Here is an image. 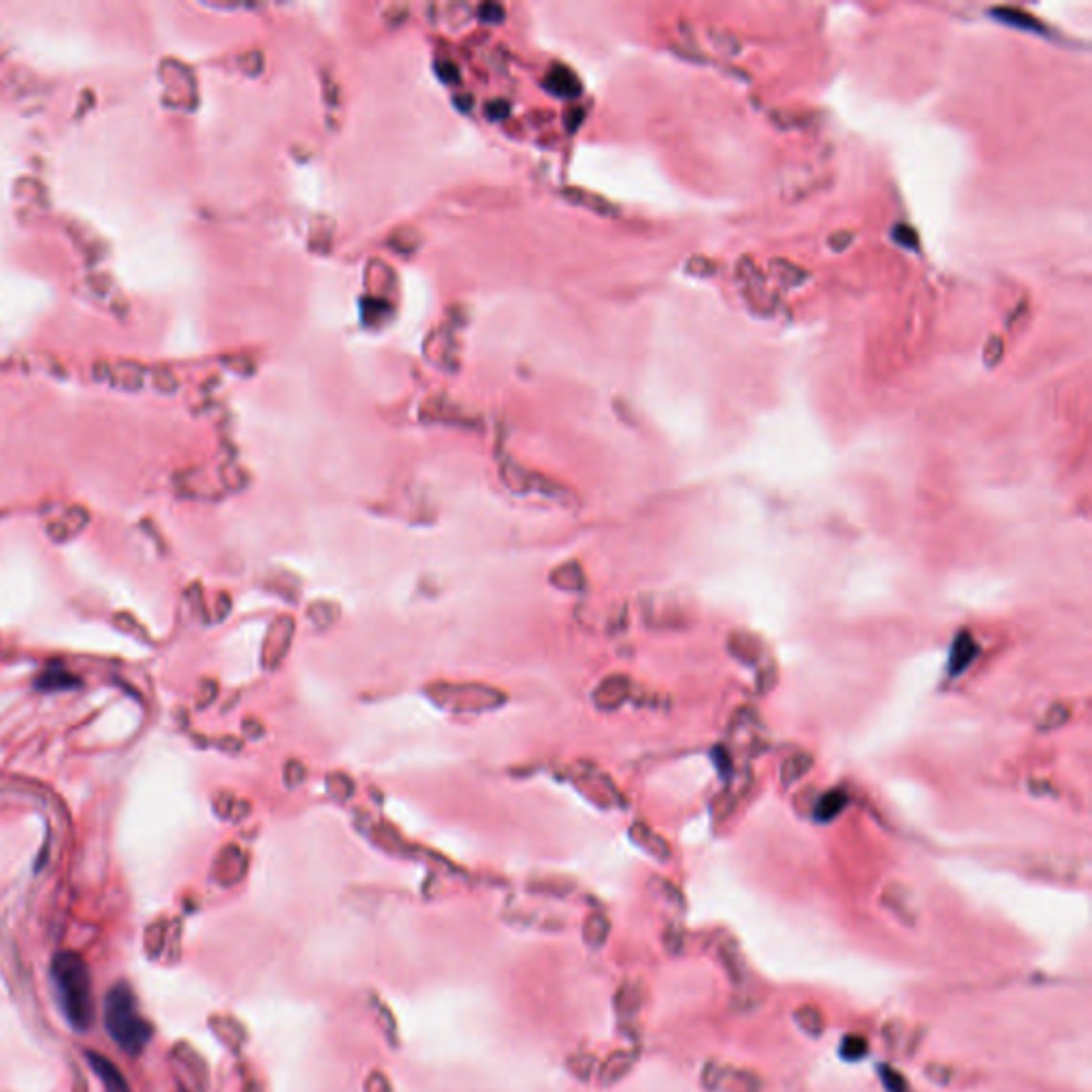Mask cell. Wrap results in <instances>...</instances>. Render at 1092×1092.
<instances>
[{
    "label": "cell",
    "mask_w": 1092,
    "mask_h": 1092,
    "mask_svg": "<svg viewBox=\"0 0 1092 1092\" xmlns=\"http://www.w3.org/2000/svg\"><path fill=\"white\" fill-rule=\"evenodd\" d=\"M847 804V794L843 792V789H830L828 794H824L818 803V818L822 822H830L837 818V815L843 811V806Z\"/></svg>",
    "instance_id": "obj_20"
},
{
    "label": "cell",
    "mask_w": 1092,
    "mask_h": 1092,
    "mask_svg": "<svg viewBox=\"0 0 1092 1092\" xmlns=\"http://www.w3.org/2000/svg\"><path fill=\"white\" fill-rule=\"evenodd\" d=\"M425 696L436 706L457 715H479L500 709L508 702V694L482 683L436 681L425 687Z\"/></svg>",
    "instance_id": "obj_3"
},
{
    "label": "cell",
    "mask_w": 1092,
    "mask_h": 1092,
    "mask_svg": "<svg viewBox=\"0 0 1092 1092\" xmlns=\"http://www.w3.org/2000/svg\"><path fill=\"white\" fill-rule=\"evenodd\" d=\"M481 15H482V20H489V22L498 20L500 22L503 17V9L500 5H484V7H481Z\"/></svg>",
    "instance_id": "obj_32"
},
{
    "label": "cell",
    "mask_w": 1092,
    "mask_h": 1092,
    "mask_svg": "<svg viewBox=\"0 0 1092 1092\" xmlns=\"http://www.w3.org/2000/svg\"><path fill=\"white\" fill-rule=\"evenodd\" d=\"M768 269H770V275H773L777 282H782L785 289H798V287H803L806 280H809V271H804V269L798 268V265L783 261V259L770 261Z\"/></svg>",
    "instance_id": "obj_12"
},
{
    "label": "cell",
    "mask_w": 1092,
    "mask_h": 1092,
    "mask_svg": "<svg viewBox=\"0 0 1092 1092\" xmlns=\"http://www.w3.org/2000/svg\"><path fill=\"white\" fill-rule=\"evenodd\" d=\"M884 905L892 911L903 924L913 926L917 920V903L913 892L903 884H889L884 889Z\"/></svg>",
    "instance_id": "obj_7"
},
{
    "label": "cell",
    "mask_w": 1092,
    "mask_h": 1092,
    "mask_svg": "<svg viewBox=\"0 0 1092 1092\" xmlns=\"http://www.w3.org/2000/svg\"><path fill=\"white\" fill-rule=\"evenodd\" d=\"M1003 354H1005V342H1003V337L995 335L993 339H988L986 351H984L986 365H990V367L998 365V363H1001V359H1003Z\"/></svg>",
    "instance_id": "obj_28"
},
{
    "label": "cell",
    "mask_w": 1092,
    "mask_h": 1092,
    "mask_svg": "<svg viewBox=\"0 0 1092 1092\" xmlns=\"http://www.w3.org/2000/svg\"><path fill=\"white\" fill-rule=\"evenodd\" d=\"M811 766H813V760H811V756H806V754H796L792 758H787L783 768H782L783 783L785 785L796 783L798 779H801Z\"/></svg>",
    "instance_id": "obj_21"
},
{
    "label": "cell",
    "mask_w": 1092,
    "mask_h": 1092,
    "mask_svg": "<svg viewBox=\"0 0 1092 1092\" xmlns=\"http://www.w3.org/2000/svg\"><path fill=\"white\" fill-rule=\"evenodd\" d=\"M308 619L316 630H327L339 619V607L333 602H311L308 607Z\"/></svg>",
    "instance_id": "obj_17"
},
{
    "label": "cell",
    "mask_w": 1092,
    "mask_h": 1092,
    "mask_svg": "<svg viewBox=\"0 0 1092 1092\" xmlns=\"http://www.w3.org/2000/svg\"><path fill=\"white\" fill-rule=\"evenodd\" d=\"M730 649H732L734 655H737L739 659H742V662H747V664L756 662L758 655H760V651H761L760 640H758L756 636L745 634V632H737V634H732V638H730Z\"/></svg>",
    "instance_id": "obj_19"
},
{
    "label": "cell",
    "mask_w": 1092,
    "mask_h": 1092,
    "mask_svg": "<svg viewBox=\"0 0 1092 1092\" xmlns=\"http://www.w3.org/2000/svg\"><path fill=\"white\" fill-rule=\"evenodd\" d=\"M103 1022L109 1037L128 1057H139L152 1039V1026L139 1014L133 990L124 981L112 986L103 1005Z\"/></svg>",
    "instance_id": "obj_2"
},
{
    "label": "cell",
    "mask_w": 1092,
    "mask_h": 1092,
    "mask_svg": "<svg viewBox=\"0 0 1092 1092\" xmlns=\"http://www.w3.org/2000/svg\"><path fill=\"white\" fill-rule=\"evenodd\" d=\"M564 195L572 201L576 205H583L587 209H591L595 214H602V216H614L617 214V207H614L610 201L602 199L598 195H593V192H585V190H578V188H566Z\"/></svg>",
    "instance_id": "obj_14"
},
{
    "label": "cell",
    "mask_w": 1092,
    "mask_h": 1092,
    "mask_svg": "<svg viewBox=\"0 0 1092 1092\" xmlns=\"http://www.w3.org/2000/svg\"><path fill=\"white\" fill-rule=\"evenodd\" d=\"M546 86L559 96H576L581 92V81L570 69L557 67L548 73Z\"/></svg>",
    "instance_id": "obj_15"
},
{
    "label": "cell",
    "mask_w": 1092,
    "mask_h": 1092,
    "mask_svg": "<svg viewBox=\"0 0 1092 1092\" xmlns=\"http://www.w3.org/2000/svg\"><path fill=\"white\" fill-rule=\"evenodd\" d=\"M868 1054V1041L860 1035H847L841 1043V1057L846 1060H862Z\"/></svg>",
    "instance_id": "obj_23"
},
{
    "label": "cell",
    "mask_w": 1092,
    "mask_h": 1092,
    "mask_svg": "<svg viewBox=\"0 0 1092 1092\" xmlns=\"http://www.w3.org/2000/svg\"><path fill=\"white\" fill-rule=\"evenodd\" d=\"M926 1076L929 1080H932L934 1084H950L952 1078H953V1071L948 1067V1064H941V1062H931L929 1067H926Z\"/></svg>",
    "instance_id": "obj_29"
},
{
    "label": "cell",
    "mask_w": 1092,
    "mask_h": 1092,
    "mask_svg": "<svg viewBox=\"0 0 1092 1092\" xmlns=\"http://www.w3.org/2000/svg\"><path fill=\"white\" fill-rule=\"evenodd\" d=\"M632 837L636 839L638 846L645 847L651 856H655L659 860H666L670 856V849H668V843L664 839H659L655 832H651L647 825L636 824L634 828H632Z\"/></svg>",
    "instance_id": "obj_16"
},
{
    "label": "cell",
    "mask_w": 1092,
    "mask_h": 1092,
    "mask_svg": "<svg viewBox=\"0 0 1092 1092\" xmlns=\"http://www.w3.org/2000/svg\"><path fill=\"white\" fill-rule=\"evenodd\" d=\"M1069 719V709L1064 704H1054L1052 709L1045 713V717L1041 721V728L1043 730H1054V728H1060L1064 721Z\"/></svg>",
    "instance_id": "obj_26"
},
{
    "label": "cell",
    "mask_w": 1092,
    "mask_h": 1092,
    "mask_svg": "<svg viewBox=\"0 0 1092 1092\" xmlns=\"http://www.w3.org/2000/svg\"><path fill=\"white\" fill-rule=\"evenodd\" d=\"M892 235H894L896 244H901V246H905V247H911V250H915V247L920 246V235H917L915 228L910 226V225H898V226H894Z\"/></svg>",
    "instance_id": "obj_27"
},
{
    "label": "cell",
    "mask_w": 1092,
    "mask_h": 1092,
    "mask_svg": "<svg viewBox=\"0 0 1092 1092\" xmlns=\"http://www.w3.org/2000/svg\"><path fill=\"white\" fill-rule=\"evenodd\" d=\"M308 777V770L306 766L301 764L299 760H289L287 766H284V782H287L289 787H297L306 782Z\"/></svg>",
    "instance_id": "obj_25"
},
{
    "label": "cell",
    "mask_w": 1092,
    "mask_h": 1092,
    "mask_svg": "<svg viewBox=\"0 0 1092 1092\" xmlns=\"http://www.w3.org/2000/svg\"><path fill=\"white\" fill-rule=\"evenodd\" d=\"M794 1022L798 1029L809 1037H822L825 1033V1016L820 1007L815 1005H801L794 1012Z\"/></svg>",
    "instance_id": "obj_13"
},
{
    "label": "cell",
    "mask_w": 1092,
    "mask_h": 1092,
    "mask_svg": "<svg viewBox=\"0 0 1092 1092\" xmlns=\"http://www.w3.org/2000/svg\"><path fill=\"white\" fill-rule=\"evenodd\" d=\"M292 636H295V619H292L290 614H284V617L275 619L263 647V664L269 670L280 668L289 655Z\"/></svg>",
    "instance_id": "obj_5"
},
{
    "label": "cell",
    "mask_w": 1092,
    "mask_h": 1092,
    "mask_svg": "<svg viewBox=\"0 0 1092 1092\" xmlns=\"http://www.w3.org/2000/svg\"><path fill=\"white\" fill-rule=\"evenodd\" d=\"M990 15L995 17V20L1003 22L1014 26V29H1024V31H1035V32H1043L1045 26L1043 22L1037 20L1035 15L1022 11V9H1016V7H995Z\"/></svg>",
    "instance_id": "obj_11"
},
{
    "label": "cell",
    "mask_w": 1092,
    "mask_h": 1092,
    "mask_svg": "<svg viewBox=\"0 0 1092 1092\" xmlns=\"http://www.w3.org/2000/svg\"><path fill=\"white\" fill-rule=\"evenodd\" d=\"M721 960L723 965H726L728 973H730V979L734 984H742V981L747 979V965H745V958H742L740 950L737 948L734 943H726L721 948Z\"/></svg>",
    "instance_id": "obj_18"
},
{
    "label": "cell",
    "mask_w": 1092,
    "mask_h": 1092,
    "mask_svg": "<svg viewBox=\"0 0 1092 1092\" xmlns=\"http://www.w3.org/2000/svg\"><path fill=\"white\" fill-rule=\"evenodd\" d=\"M52 981L69 1024L75 1031H88L95 1017V1003L90 969L84 958L73 952H60L52 960Z\"/></svg>",
    "instance_id": "obj_1"
},
{
    "label": "cell",
    "mask_w": 1092,
    "mask_h": 1092,
    "mask_svg": "<svg viewBox=\"0 0 1092 1092\" xmlns=\"http://www.w3.org/2000/svg\"><path fill=\"white\" fill-rule=\"evenodd\" d=\"M879 1078H881V1081H884V1086L888 1088V1092H907L905 1078L894 1067H889V1064H881Z\"/></svg>",
    "instance_id": "obj_24"
},
{
    "label": "cell",
    "mask_w": 1092,
    "mask_h": 1092,
    "mask_svg": "<svg viewBox=\"0 0 1092 1092\" xmlns=\"http://www.w3.org/2000/svg\"><path fill=\"white\" fill-rule=\"evenodd\" d=\"M687 269L694 275H713L715 269H717V265L711 259H706V256H694V259L687 263Z\"/></svg>",
    "instance_id": "obj_30"
},
{
    "label": "cell",
    "mask_w": 1092,
    "mask_h": 1092,
    "mask_svg": "<svg viewBox=\"0 0 1092 1092\" xmlns=\"http://www.w3.org/2000/svg\"><path fill=\"white\" fill-rule=\"evenodd\" d=\"M700 1081L711 1092H760V1078L756 1073L730 1067V1064H721L717 1060L704 1064Z\"/></svg>",
    "instance_id": "obj_4"
},
{
    "label": "cell",
    "mask_w": 1092,
    "mask_h": 1092,
    "mask_svg": "<svg viewBox=\"0 0 1092 1092\" xmlns=\"http://www.w3.org/2000/svg\"><path fill=\"white\" fill-rule=\"evenodd\" d=\"M632 683L626 674H610L595 687L593 704L600 711H617L630 698Z\"/></svg>",
    "instance_id": "obj_6"
},
{
    "label": "cell",
    "mask_w": 1092,
    "mask_h": 1092,
    "mask_svg": "<svg viewBox=\"0 0 1092 1092\" xmlns=\"http://www.w3.org/2000/svg\"><path fill=\"white\" fill-rule=\"evenodd\" d=\"M548 581L562 591H583L587 587V576L578 562H566L557 566L555 570H550Z\"/></svg>",
    "instance_id": "obj_10"
},
{
    "label": "cell",
    "mask_w": 1092,
    "mask_h": 1092,
    "mask_svg": "<svg viewBox=\"0 0 1092 1092\" xmlns=\"http://www.w3.org/2000/svg\"><path fill=\"white\" fill-rule=\"evenodd\" d=\"M86 1057H88L92 1071L96 1073L100 1084H103L105 1092H131L126 1078L122 1076V1071L118 1069L112 1060L100 1057V1054H96V1052H88Z\"/></svg>",
    "instance_id": "obj_8"
},
{
    "label": "cell",
    "mask_w": 1092,
    "mask_h": 1092,
    "mask_svg": "<svg viewBox=\"0 0 1092 1092\" xmlns=\"http://www.w3.org/2000/svg\"><path fill=\"white\" fill-rule=\"evenodd\" d=\"M975 657H977L975 638H973L969 632H960L956 640H953L950 653V674L960 676L973 662H975Z\"/></svg>",
    "instance_id": "obj_9"
},
{
    "label": "cell",
    "mask_w": 1092,
    "mask_h": 1092,
    "mask_svg": "<svg viewBox=\"0 0 1092 1092\" xmlns=\"http://www.w3.org/2000/svg\"><path fill=\"white\" fill-rule=\"evenodd\" d=\"M327 789L335 801H348L354 794V782L344 773H335L327 777Z\"/></svg>",
    "instance_id": "obj_22"
},
{
    "label": "cell",
    "mask_w": 1092,
    "mask_h": 1092,
    "mask_svg": "<svg viewBox=\"0 0 1092 1092\" xmlns=\"http://www.w3.org/2000/svg\"><path fill=\"white\" fill-rule=\"evenodd\" d=\"M828 244H830L832 250H837V252L847 250V247L853 244V233H849V231H839V233H834V235H830Z\"/></svg>",
    "instance_id": "obj_31"
}]
</instances>
